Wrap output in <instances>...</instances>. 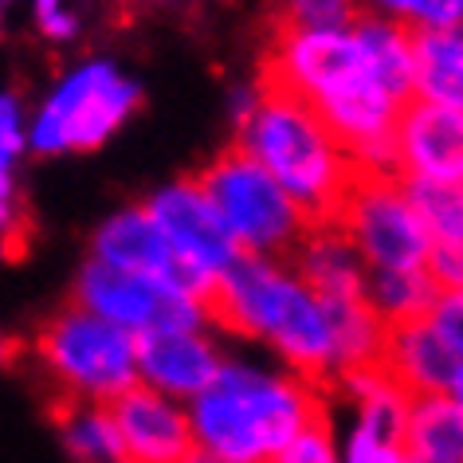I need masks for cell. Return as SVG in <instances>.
<instances>
[{"label": "cell", "mask_w": 463, "mask_h": 463, "mask_svg": "<svg viewBox=\"0 0 463 463\" xmlns=\"http://www.w3.org/2000/svg\"><path fill=\"white\" fill-rule=\"evenodd\" d=\"M439 298V287L428 271H369V303L385 326L428 318Z\"/></svg>", "instance_id": "17"}, {"label": "cell", "mask_w": 463, "mask_h": 463, "mask_svg": "<svg viewBox=\"0 0 463 463\" xmlns=\"http://www.w3.org/2000/svg\"><path fill=\"white\" fill-rule=\"evenodd\" d=\"M224 357L216 342L204 338L201 330H161L137 338V373L142 385L165 392V397L193 404L201 392L216 385L224 373Z\"/></svg>", "instance_id": "12"}, {"label": "cell", "mask_w": 463, "mask_h": 463, "mask_svg": "<svg viewBox=\"0 0 463 463\" xmlns=\"http://www.w3.org/2000/svg\"><path fill=\"white\" fill-rule=\"evenodd\" d=\"M20 146H24V134H20V102H16V95H5V107H0V149H5V177H13Z\"/></svg>", "instance_id": "22"}, {"label": "cell", "mask_w": 463, "mask_h": 463, "mask_svg": "<svg viewBox=\"0 0 463 463\" xmlns=\"http://www.w3.org/2000/svg\"><path fill=\"white\" fill-rule=\"evenodd\" d=\"M149 216L157 220V228L165 232V240L173 244V251L196 268L204 279H220L232 263L244 256L240 240L232 236V228L224 224L220 208L208 201V193L201 189V181H177L169 189H161L149 196Z\"/></svg>", "instance_id": "9"}, {"label": "cell", "mask_w": 463, "mask_h": 463, "mask_svg": "<svg viewBox=\"0 0 463 463\" xmlns=\"http://www.w3.org/2000/svg\"><path fill=\"white\" fill-rule=\"evenodd\" d=\"M204 318L224 334L271 345L287 373L334 397V385H338L334 318L291 268L260 256H240L213 287Z\"/></svg>", "instance_id": "1"}, {"label": "cell", "mask_w": 463, "mask_h": 463, "mask_svg": "<svg viewBox=\"0 0 463 463\" xmlns=\"http://www.w3.org/2000/svg\"><path fill=\"white\" fill-rule=\"evenodd\" d=\"M256 90L260 102L251 118L240 126L236 142L303 208L310 232L338 228L342 204L354 189L362 161L334 137L310 102L283 95V90Z\"/></svg>", "instance_id": "3"}, {"label": "cell", "mask_w": 463, "mask_h": 463, "mask_svg": "<svg viewBox=\"0 0 463 463\" xmlns=\"http://www.w3.org/2000/svg\"><path fill=\"white\" fill-rule=\"evenodd\" d=\"M52 424L60 432V444L71 456V463H126L110 404L52 401Z\"/></svg>", "instance_id": "14"}, {"label": "cell", "mask_w": 463, "mask_h": 463, "mask_svg": "<svg viewBox=\"0 0 463 463\" xmlns=\"http://www.w3.org/2000/svg\"><path fill=\"white\" fill-rule=\"evenodd\" d=\"M451 397H456V401H459V409H463V365H459L456 381H451Z\"/></svg>", "instance_id": "24"}, {"label": "cell", "mask_w": 463, "mask_h": 463, "mask_svg": "<svg viewBox=\"0 0 463 463\" xmlns=\"http://www.w3.org/2000/svg\"><path fill=\"white\" fill-rule=\"evenodd\" d=\"M412 463H463V409L451 392L416 397L404 428Z\"/></svg>", "instance_id": "15"}, {"label": "cell", "mask_w": 463, "mask_h": 463, "mask_svg": "<svg viewBox=\"0 0 463 463\" xmlns=\"http://www.w3.org/2000/svg\"><path fill=\"white\" fill-rule=\"evenodd\" d=\"M428 318H432V326L439 330V338L451 345V354L463 362V291H439Z\"/></svg>", "instance_id": "21"}, {"label": "cell", "mask_w": 463, "mask_h": 463, "mask_svg": "<svg viewBox=\"0 0 463 463\" xmlns=\"http://www.w3.org/2000/svg\"><path fill=\"white\" fill-rule=\"evenodd\" d=\"M334 397L295 373L228 362L189 404L196 448L228 463H275L310 424L334 416Z\"/></svg>", "instance_id": "2"}, {"label": "cell", "mask_w": 463, "mask_h": 463, "mask_svg": "<svg viewBox=\"0 0 463 463\" xmlns=\"http://www.w3.org/2000/svg\"><path fill=\"white\" fill-rule=\"evenodd\" d=\"M75 307L90 315L114 322L134 338L161 330H201L204 326V307L196 298L181 295L177 287L154 279V275H134L118 271L107 263L90 260L75 279Z\"/></svg>", "instance_id": "8"}, {"label": "cell", "mask_w": 463, "mask_h": 463, "mask_svg": "<svg viewBox=\"0 0 463 463\" xmlns=\"http://www.w3.org/2000/svg\"><path fill=\"white\" fill-rule=\"evenodd\" d=\"M338 232L350 236L369 271H428V256H432L428 224L416 213L409 184L385 165L362 161L342 204Z\"/></svg>", "instance_id": "6"}, {"label": "cell", "mask_w": 463, "mask_h": 463, "mask_svg": "<svg viewBox=\"0 0 463 463\" xmlns=\"http://www.w3.org/2000/svg\"><path fill=\"white\" fill-rule=\"evenodd\" d=\"M32 350L55 389L52 401L114 404L122 392L142 385L134 334L75 303L43 322Z\"/></svg>", "instance_id": "5"}, {"label": "cell", "mask_w": 463, "mask_h": 463, "mask_svg": "<svg viewBox=\"0 0 463 463\" xmlns=\"http://www.w3.org/2000/svg\"><path fill=\"white\" fill-rule=\"evenodd\" d=\"M142 102V90L122 79L110 63L79 67L63 79L60 90L48 99L32 126V146L40 154H63V149H95L118 130L122 118Z\"/></svg>", "instance_id": "7"}, {"label": "cell", "mask_w": 463, "mask_h": 463, "mask_svg": "<svg viewBox=\"0 0 463 463\" xmlns=\"http://www.w3.org/2000/svg\"><path fill=\"white\" fill-rule=\"evenodd\" d=\"M369 5L409 28H432V32L463 28V0H369Z\"/></svg>", "instance_id": "19"}, {"label": "cell", "mask_w": 463, "mask_h": 463, "mask_svg": "<svg viewBox=\"0 0 463 463\" xmlns=\"http://www.w3.org/2000/svg\"><path fill=\"white\" fill-rule=\"evenodd\" d=\"M154 5H165V0H154Z\"/></svg>", "instance_id": "25"}, {"label": "cell", "mask_w": 463, "mask_h": 463, "mask_svg": "<svg viewBox=\"0 0 463 463\" xmlns=\"http://www.w3.org/2000/svg\"><path fill=\"white\" fill-rule=\"evenodd\" d=\"M342 463H412V456L404 448V436H389L350 420L342 436Z\"/></svg>", "instance_id": "20"}, {"label": "cell", "mask_w": 463, "mask_h": 463, "mask_svg": "<svg viewBox=\"0 0 463 463\" xmlns=\"http://www.w3.org/2000/svg\"><path fill=\"white\" fill-rule=\"evenodd\" d=\"M392 173L404 181L463 184V110L409 99L392 130Z\"/></svg>", "instance_id": "10"}, {"label": "cell", "mask_w": 463, "mask_h": 463, "mask_svg": "<svg viewBox=\"0 0 463 463\" xmlns=\"http://www.w3.org/2000/svg\"><path fill=\"white\" fill-rule=\"evenodd\" d=\"M118 424L126 463H189L196 451V432L189 404L165 397V392L134 385L110 404Z\"/></svg>", "instance_id": "11"}, {"label": "cell", "mask_w": 463, "mask_h": 463, "mask_svg": "<svg viewBox=\"0 0 463 463\" xmlns=\"http://www.w3.org/2000/svg\"><path fill=\"white\" fill-rule=\"evenodd\" d=\"M459 365L463 362L451 354V345L439 338L432 318H416V322H404V326H389L381 369H385L404 392H412V397L451 392V381H456Z\"/></svg>", "instance_id": "13"}, {"label": "cell", "mask_w": 463, "mask_h": 463, "mask_svg": "<svg viewBox=\"0 0 463 463\" xmlns=\"http://www.w3.org/2000/svg\"><path fill=\"white\" fill-rule=\"evenodd\" d=\"M416 95L439 107L463 110V28H412Z\"/></svg>", "instance_id": "16"}, {"label": "cell", "mask_w": 463, "mask_h": 463, "mask_svg": "<svg viewBox=\"0 0 463 463\" xmlns=\"http://www.w3.org/2000/svg\"><path fill=\"white\" fill-rule=\"evenodd\" d=\"M196 181L208 193V201L220 208L224 224L244 248V256H260L295 271L310 240V224L303 208L283 193V184L244 146L232 142L228 149H220L196 173Z\"/></svg>", "instance_id": "4"}, {"label": "cell", "mask_w": 463, "mask_h": 463, "mask_svg": "<svg viewBox=\"0 0 463 463\" xmlns=\"http://www.w3.org/2000/svg\"><path fill=\"white\" fill-rule=\"evenodd\" d=\"M189 463H228V459H220V456H213V451L196 448V451H193V456H189Z\"/></svg>", "instance_id": "23"}, {"label": "cell", "mask_w": 463, "mask_h": 463, "mask_svg": "<svg viewBox=\"0 0 463 463\" xmlns=\"http://www.w3.org/2000/svg\"><path fill=\"white\" fill-rule=\"evenodd\" d=\"M357 0H279L268 32L283 36H318V32H354L362 20Z\"/></svg>", "instance_id": "18"}]
</instances>
